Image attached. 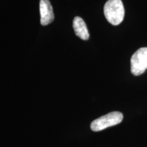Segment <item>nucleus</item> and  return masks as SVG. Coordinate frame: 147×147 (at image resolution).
<instances>
[{
    "instance_id": "nucleus-1",
    "label": "nucleus",
    "mask_w": 147,
    "mask_h": 147,
    "mask_svg": "<svg viewBox=\"0 0 147 147\" xmlns=\"http://www.w3.org/2000/svg\"><path fill=\"white\" fill-rule=\"evenodd\" d=\"M104 15L113 25H118L123 21L125 9L121 0H108L104 5Z\"/></svg>"
},
{
    "instance_id": "nucleus-2",
    "label": "nucleus",
    "mask_w": 147,
    "mask_h": 147,
    "mask_svg": "<svg viewBox=\"0 0 147 147\" xmlns=\"http://www.w3.org/2000/svg\"><path fill=\"white\" fill-rule=\"evenodd\" d=\"M123 119V115L120 112H112L95 119L91 123V129L93 131H100L120 123Z\"/></svg>"
},
{
    "instance_id": "nucleus-3",
    "label": "nucleus",
    "mask_w": 147,
    "mask_h": 147,
    "mask_svg": "<svg viewBox=\"0 0 147 147\" xmlns=\"http://www.w3.org/2000/svg\"><path fill=\"white\" fill-rule=\"evenodd\" d=\"M147 69V47L139 49L131 58V71L134 76H139Z\"/></svg>"
},
{
    "instance_id": "nucleus-4",
    "label": "nucleus",
    "mask_w": 147,
    "mask_h": 147,
    "mask_svg": "<svg viewBox=\"0 0 147 147\" xmlns=\"http://www.w3.org/2000/svg\"><path fill=\"white\" fill-rule=\"evenodd\" d=\"M40 23L42 25H49L54 20L53 7L49 0H40Z\"/></svg>"
},
{
    "instance_id": "nucleus-5",
    "label": "nucleus",
    "mask_w": 147,
    "mask_h": 147,
    "mask_svg": "<svg viewBox=\"0 0 147 147\" xmlns=\"http://www.w3.org/2000/svg\"><path fill=\"white\" fill-rule=\"evenodd\" d=\"M73 27L75 34L80 39L87 40L89 38V34L85 22L82 18L76 16L73 21Z\"/></svg>"
}]
</instances>
